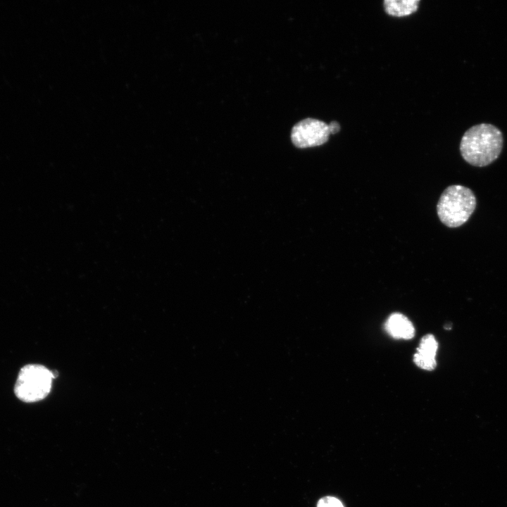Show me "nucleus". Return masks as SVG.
I'll list each match as a JSON object with an SVG mask.
<instances>
[{"instance_id": "f257e3e1", "label": "nucleus", "mask_w": 507, "mask_h": 507, "mask_svg": "<svg viewBox=\"0 0 507 507\" xmlns=\"http://www.w3.org/2000/svg\"><path fill=\"white\" fill-rule=\"evenodd\" d=\"M503 135L496 126L481 123L469 128L463 134L460 151L463 159L474 166L484 167L500 155Z\"/></svg>"}, {"instance_id": "f03ea898", "label": "nucleus", "mask_w": 507, "mask_h": 507, "mask_svg": "<svg viewBox=\"0 0 507 507\" xmlns=\"http://www.w3.org/2000/svg\"><path fill=\"white\" fill-rule=\"evenodd\" d=\"M476 207L472 191L464 186H449L442 194L437 206L441 222L449 227H457L465 223Z\"/></svg>"}, {"instance_id": "7ed1b4c3", "label": "nucleus", "mask_w": 507, "mask_h": 507, "mask_svg": "<svg viewBox=\"0 0 507 507\" xmlns=\"http://www.w3.org/2000/svg\"><path fill=\"white\" fill-rule=\"evenodd\" d=\"M54 377L53 372L44 365H26L18 373L14 387L15 394L27 403L40 401L49 394Z\"/></svg>"}, {"instance_id": "20e7f679", "label": "nucleus", "mask_w": 507, "mask_h": 507, "mask_svg": "<svg viewBox=\"0 0 507 507\" xmlns=\"http://www.w3.org/2000/svg\"><path fill=\"white\" fill-rule=\"evenodd\" d=\"M339 124L332 121L330 124L315 119L306 118L297 123L292 128L291 139L296 147L303 149L320 146L327 142L331 134L337 133Z\"/></svg>"}, {"instance_id": "39448f33", "label": "nucleus", "mask_w": 507, "mask_h": 507, "mask_svg": "<svg viewBox=\"0 0 507 507\" xmlns=\"http://www.w3.org/2000/svg\"><path fill=\"white\" fill-rule=\"evenodd\" d=\"M384 327L388 334L395 339H410L415 335L411 321L399 313H392L387 320Z\"/></svg>"}, {"instance_id": "423d86ee", "label": "nucleus", "mask_w": 507, "mask_h": 507, "mask_svg": "<svg viewBox=\"0 0 507 507\" xmlns=\"http://www.w3.org/2000/svg\"><path fill=\"white\" fill-rule=\"evenodd\" d=\"M419 2L418 0H387L384 1V7L389 15L401 17L414 13Z\"/></svg>"}, {"instance_id": "0eeeda50", "label": "nucleus", "mask_w": 507, "mask_h": 507, "mask_svg": "<svg viewBox=\"0 0 507 507\" xmlns=\"http://www.w3.org/2000/svg\"><path fill=\"white\" fill-rule=\"evenodd\" d=\"M438 349V343L432 334L425 335L420 340L417 353L422 355L435 358Z\"/></svg>"}, {"instance_id": "6e6552de", "label": "nucleus", "mask_w": 507, "mask_h": 507, "mask_svg": "<svg viewBox=\"0 0 507 507\" xmlns=\"http://www.w3.org/2000/svg\"><path fill=\"white\" fill-rule=\"evenodd\" d=\"M413 361L419 368L426 370H434L437 365L435 358L428 357L417 352L413 356Z\"/></svg>"}, {"instance_id": "1a4fd4ad", "label": "nucleus", "mask_w": 507, "mask_h": 507, "mask_svg": "<svg viewBox=\"0 0 507 507\" xmlns=\"http://www.w3.org/2000/svg\"><path fill=\"white\" fill-rule=\"evenodd\" d=\"M317 507H344V506L338 499L325 496L319 500Z\"/></svg>"}]
</instances>
